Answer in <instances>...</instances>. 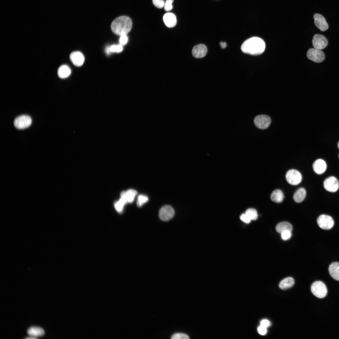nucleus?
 <instances>
[{
  "instance_id": "1",
  "label": "nucleus",
  "mask_w": 339,
  "mask_h": 339,
  "mask_svg": "<svg viewBox=\"0 0 339 339\" xmlns=\"http://www.w3.org/2000/svg\"><path fill=\"white\" fill-rule=\"evenodd\" d=\"M241 49L244 53L252 55H259L264 51L265 44L261 38L253 37L245 41L242 44Z\"/></svg>"
},
{
  "instance_id": "2",
  "label": "nucleus",
  "mask_w": 339,
  "mask_h": 339,
  "mask_svg": "<svg viewBox=\"0 0 339 339\" xmlns=\"http://www.w3.org/2000/svg\"><path fill=\"white\" fill-rule=\"evenodd\" d=\"M132 26L131 19L126 16H121L115 19L112 23L111 28L116 34L126 35L131 30Z\"/></svg>"
},
{
  "instance_id": "3",
  "label": "nucleus",
  "mask_w": 339,
  "mask_h": 339,
  "mask_svg": "<svg viewBox=\"0 0 339 339\" xmlns=\"http://www.w3.org/2000/svg\"><path fill=\"white\" fill-rule=\"evenodd\" d=\"M311 290L312 293L319 298L325 297L327 294V290L325 284L320 281L314 282L311 285Z\"/></svg>"
},
{
  "instance_id": "4",
  "label": "nucleus",
  "mask_w": 339,
  "mask_h": 339,
  "mask_svg": "<svg viewBox=\"0 0 339 339\" xmlns=\"http://www.w3.org/2000/svg\"><path fill=\"white\" fill-rule=\"evenodd\" d=\"M307 56L309 59L317 63L321 62L325 59L323 52L315 48L309 49L307 52Z\"/></svg>"
},
{
  "instance_id": "5",
  "label": "nucleus",
  "mask_w": 339,
  "mask_h": 339,
  "mask_svg": "<svg viewBox=\"0 0 339 339\" xmlns=\"http://www.w3.org/2000/svg\"><path fill=\"white\" fill-rule=\"evenodd\" d=\"M317 223L319 227L325 230L331 229L334 225V221L330 216L322 214L318 218Z\"/></svg>"
},
{
  "instance_id": "6",
  "label": "nucleus",
  "mask_w": 339,
  "mask_h": 339,
  "mask_svg": "<svg viewBox=\"0 0 339 339\" xmlns=\"http://www.w3.org/2000/svg\"><path fill=\"white\" fill-rule=\"evenodd\" d=\"M287 182L291 185H296L299 184L302 180V176L298 171L292 169L288 170L286 175Z\"/></svg>"
},
{
  "instance_id": "7",
  "label": "nucleus",
  "mask_w": 339,
  "mask_h": 339,
  "mask_svg": "<svg viewBox=\"0 0 339 339\" xmlns=\"http://www.w3.org/2000/svg\"><path fill=\"white\" fill-rule=\"evenodd\" d=\"M32 123L30 117L27 115H21L17 117L14 121V126L19 129H23L29 126Z\"/></svg>"
},
{
  "instance_id": "8",
  "label": "nucleus",
  "mask_w": 339,
  "mask_h": 339,
  "mask_svg": "<svg viewBox=\"0 0 339 339\" xmlns=\"http://www.w3.org/2000/svg\"><path fill=\"white\" fill-rule=\"evenodd\" d=\"M175 215L173 208L170 206L165 205L163 207L159 212V217L162 221H167L172 218Z\"/></svg>"
},
{
  "instance_id": "9",
  "label": "nucleus",
  "mask_w": 339,
  "mask_h": 339,
  "mask_svg": "<svg viewBox=\"0 0 339 339\" xmlns=\"http://www.w3.org/2000/svg\"><path fill=\"white\" fill-rule=\"evenodd\" d=\"M324 187L327 191L334 192L338 190L339 182L338 180L334 176H330L326 178L324 182Z\"/></svg>"
},
{
  "instance_id": "10",
  "label": "nucleus",
  "mask_w": 339,
  "mask_h": 339,
  "mask_svg": "<svg viewBox=\"0 0 339 339\" xmlns=\"http://www.w3.org/2000/svg\"><path fill=\"white\" fill-rule=\"evenodd\" d=\"M271 119L267 116L260 115L256 116L254 119L256 126L258 128L265 129L268 128L271 123Z\"/></svg>"
},
{
  "instance_id": "11",
  "label": "nucleus",
  "mask_w": 339,
  "mask_h": 339,
  "mask_svg": "<svg viewBox=\"0 0 339 339\" xmlns=\"http://www.w3.org/2000/svg\"><path fill=\"white\" fill-rule=\"evenodd\" d=\"M312 43L314 48L320 50L324 49L328 44L326 38L322 35L318 34L314 36Z\"/></svg>"
},
{
  "instance_id": "12",
  "label": "nucleus",
  "mask_w": 339,
  "mask_h": 339,
  "mask_svg": "<svg viewBox=\"0 0 339 339\" xmlns=\"http://www.w3.org/2000/svg\"><path fill=\"white\" fill-rule=\"evenodd\" d=\"M313 18L315 26L320 30L324 31L328 29V24L322 15L319 13H315L314 15Z\"/></svg>"
},
{
  "instance_id": "13",
  "label": "nucleus",
  "mask_w": 339,
  "mask_h": 339,
  "mask_svg": "<svg viewBox=\"0 0 339 339\" xmlns=\"http://www.w3.org/2000/svg\"><path fill=\"white\" fill-rule=\"evenodd\" d=\"M207 52L206 46L203 44H200L195 46L192 51L193 56L196 58H201L205 56Z\"/></svg>"
},
{
  "instance_id": "14",
  "label": "nucleus",
  "mask_w": 339,
  "mask_h": 339,
  "mask_svg": "<svg viewBox=\"0 0 339 339\" xmlns=\"http://www.w3.org/2000/svg\"><path fill=\"white\" fill-rule=\"evenodd\" d=\"M70 59L73 63L75 66H81L84 61V57L81 52L74 51L72 52L70 56Z\"/></svg>"
},
{
  "instance_id": "15",
  "label": "nucleus",
  "mask_w": 339,
  "mask_h": 339,
  "mask_svg": "<svg viewBox=\"0 0 339 339\" xmlns=\"http://www.w3.org/2000/svg\"><path fill=\"white\" fill-rule=\"evenodd\" d=\"M313 168L315 173L319 175L321 174L325 171L326 169V164L324 160L318 159L314 163Z\"/></svg>"
},
{
  "instance_id": "16",
  "label": "nucleus",
  "mask_w": 339,
  "mask_h": 339,
  "mask_svg": "<svg viewBox=\"0 0 339 339\" xmlns=\"http://www.w3.org/2000/svg\"><path fill=\"white\" fill-rule=\"evenodd\" d=\"M163 20L165 24L168 27H173L176 24V17L172 13H168L164 14L163 17Z\"/></svg>"
},
{
  "instance_id": "17",
  "label": "nucleus",
  "mask_w": 339,
  "mask_h": 339,
  "mask_svg": "<svg viewBox=\"0 0 339 339\" xmlns=\"http://www.w3.org/2000/svg\"><path fill=\"white\" fill-rule=\"evenodd\" d=\"M329 272L331 277L335 280L339 281V263L334 262L329 266Z\"/></svg>"
},
{
  "instance_id": "18",
  "label": "nucleus",
  "mask_w": 339,
  "mask_h": 339,
  "mask_svg": "<svg viewBox=\"0 0 339 339\" xmlns=\"http://www.w3.org/2000/svg\"><path fill=\"white\" fill-rule=\"evenodd\" d=\"M27 333L30 336L36 339L37 337L42 336L44 334V331L40 327L33 326L28 330Z\"/></svg>"
},
{
  "instance_id": "19",
  "label": "nucleus",
  "mask_w": 339,
  "mask_h": 339,
  "mask_svg": "<svg viewBox=\"0 0 339 339\" xmlns=\"http://www.w3.org/2000/svg\"><path fill=\"white\" fill-rule=\"evenodd\" d=\"M71 70L70 67L67 65H64L60 66L58 70V76L61 78H66L71 74Z\"/></svg>"
},
{
  "instance_id": "20",
  "label": "nucleus",
  "mask_w": 339,
  "mask_h": 339,
  "mask_svg": "<svg viewBox=\"0 0 339 339\" xmlns=\"http://www.w3.org/2000/svg\"><path fill=\"white\" fill-rule=\"evenodd\" d=\"M306 191L303 188L299 189L294 193L293 198L294 201L297 203L302 202L305 197Z\"/></svg>"
},
{
  "instance_id": "21",
  "label": "nucleus",
  "mask_w": 339,
  "mask_h": 339,
  "mask_svg": "<svg viewBox=\"0 0 339 339\" xmlns=\"http://www.w3.org/2000/svg\"><path fill=\"white\" fill-rule=\"evenodd\" d=\"M294 283V280L292 277H288L281 281L279 284V287L281 289H286L291 287Z\"/></svg>"
},
{
  "instance_id": "22",
  "label": "nucleus",
  "mask_w": 339,
  "mask_h": 339,
  "mask_svg": "<svg viewBox=\"0 0 339 339\" xmlns=\"http://www.w3.org/2000/svg\"><path fill=\"white\" fill-rule=\"evenodd\" d=\"M270 197L271 200L273 202L276 203H280L283 199L284 195L281 190L277 189L272 192L271 195Z\"/></svg>"
},
{
  "instance_id": "23",
  "label": "nucleus",
  "mask_w": 339,
  "mask_h": 339,
  "mask_svg": "<svg viewBox=\"0 0 339 339\" xmlns=\"http://www.w3.org/2000/svg\"><path fill=\"white\" fill-rule=\"evenodd\" d=\"M276 229L277 232L281 234L283 231L286 230L291 232L293 229V227L288 222H283L278 223L276 226Z\"/></svg>"
},
{
  "instance_id": "24",
  "label": "nucleus",
  "mask_w": 339,
  "mask_h": 339,
  "mask_svg": "<svg viewBox=\"0 0 339 339\" xmlns=\"http://www.w3.org/2000/svg\"><path fill=\"white\" fill-rule=\"evenodd\" d=\"M126 194L128 202L131 203L134 201L137 192L133 189H129L126 191Z\"/></svg>"
},
{
  "instance_id": "25",
  "label": "nucleus",
  "mask_w": 339,
  "mask_h": 339,
  "mask_svg": "<svg viewBox=\"0 0 339 339\" xmlns=\"http://www.w3.org/2000/svg\"><path fill=\"white\" fill-rule=\"evenodd\" d=\"M127 203L126 201L120 198V200L115 203V207L117 211L121 213L123 211L124 205Z\"/></svg>"
},
{
  "instance_id": "26",
  "label": "nucleus",
  "mask_w": 339,
  "mask_h": 339,
  "mask_svg": "<svg viewBox=\"0 0 339 339\" xmlns=\"http://www.w3.org/2000/svg\"><path fill=\"white\" fill-rule=\"evenodd\" d=\"M245 213L251 220H256L257 218V213L256 211L254 208H250L247 209L245 212Z\"/></svg>"
},
{
  "instance_id": "27",
  "label": "nucleus",
  "mask_w": 339,
  "mask_h": 339,
  "mask_svg": "<svg viewBox=\"0 0 339 339\" xmlns=\"http://www.w3.org/2000/svg\"><path fill=\"white\" fill-rule=\"evenodd\" d=\"M148 200V197L146 196L140 195L138 196L137 201V204L138 207H141Z\"/></svg>"
},
{
  "instance_id": "28",
  "label": "nucleus",
  "mask_w": 339,
  "mask_h": 339,
  "mask_svg": "<svg viewBox=\"0 0 339 339\" xmlns=\"http://www.w3.org/2000/svg\"><path fill=\"white\" fill-rule=\"evenodd\" d=\"M111 52L119 53L122 51L123 49V46L121 44L112 45L109 47Z\"/></svg>"
},
{
  "instance_id": "29",
  "label": "nucleus",
  "mask_w": 339,
  "mask_h": 339,
  "mask_svg": "<svg viewBox=\"0 0 339 339\" xmlns=\"http://www.w3.org/2000/svg\"><path fill=\"white\" fill-rule=\"evenodd\" d=\"M172 339H189V336L184 334L181 333H177L173 335L171 337Z\"/></svg>"
},
{
  "instance_id": "30",
  "label": "nucleus",
  "mask_w": 339,
  "mask_h": 339,
  "mask_svg": "<svg viewBox=\"0 0 339 339\" xmlns=\"http://www.w3.org/2000/svg\"><path fill=\"white\" fill-rule=\"evenodd\" d=\"M174 0H166L164 5V10L167 11H169L173 8L172 3Z\"/></svg>"
},
{
  "instance_id": "31",
  "label": "nucleus",
  "mask_w": 339,
  "mask_h": 339,
  "mask_svg": "<svg viewBox=\"0 0 339 339\" xmlns=\"http://www.w3.org/2000/svg\"><path fill=\"white\" fill-rule=\"evenodd\" d=\"M153 4L159 8H162L164 7L165 2L164 0H153Z\"/></svg>"
},
{
  "instance_id": "32",
  "label": "nucleus",
  "mask_w": 339,
  "mask_h": 339,
  "mask_svg": "<svg viewBox=\"0 0 339 339\" xmlns=\"http://www.w3.org/2000/svg\"><path fill=\"white\" fill-rule=\"evenodd\" d=\"M282 238L284 240L289 239L291 236V232L288 230L283 231L281 233Z\"/></svg>"
},
{
  "instance_id": "33",
  "label": "nucleus",
  "mask_w": 339,
  "mask_h": 339,
  "mask_svg": "<svg viewBox=\"0 0 339 339\" xmlns=\"http://www.w3.org/2000/svg\"><path fill=\"white\" fill-rule=\"evenodd\" d=\"M120 36L119 39L120 44L122 46L126 44L128 41V37L126 35H123Z\"/></svg>"
},
{
  "instance_id": "34",
  "label": "nucleus",
  "mask_w": 339,
  "mask_h": 339,
  "mask_svg": "<svg viewBox=\"0 0 339 339\" xmlns=\"http://www.w3.org/2000/svg\"><path fill=\"white\" fill-rule=\"evenodd\" d=\"M240 218L242 221L246 223H250L251 220V219L245 213H242L240 215Z\"/></svg>"
},
{
  "instance_id": "35",
  "label": "nucleus",
  "mask_w": 339,
  "mask_h": 339,
  "mask_svg": "<svg viewBox=\"0 0 339 339\" xmlns=\"http://www.w3.org/2000/svg\"><path fill=\"white\" fill-rule=\"evenodd\" d=\"M267 328L260 325L257 329V331L261 335H264L267 333Z\"/></svg>"
},
{
  "instance_id": "36",
  "label": "nucleus",
  "mask_w": 339,
  "mask_h": 339,
  "mask_svg": "<svg viewBox=\"0 0 339 339\" xmlns=\"http://www.w3.org/2000/svg\"><path fill=\"white\" fill-rule=\"evenodd\" d=\"M260 325L267 328L271 325V323L267 320L263 319L261 321Z\"/></svg>"
},
{
  "instance_id": "37",
  "label": "nucleus",
  "mask_w": 339,
  "mask_h": 339,
  "mask_svg": "<svg viewBox=\"0 0 339 339\" xmlns=\"http://www.w3.org/2000/svg\"><path fill=\"white\" fill-rule=\"evenodd\" d=\"M219 44L221 47L223 49L225 48L226 46V43L225 42H221Z\"/></svg>"
},
{
  "instance_id": "38",
  "label": "nucleus",
  "mask_w": 339,
  "mask_h": 339,
  "mask_svg": "<svg viewBox=\"0 0 339 339\" xmlns=\"http://www.w3.org/2000/svg\"><path fill=\"white\" fill-rule=\"evenodd\" d=\"M109 47L110 46H108L105 49V52L107 54H109L111 53L110 51Z\"/></svg>"
},
{
  "instance_id": "39",
  "label": "nucleus",
  "mask_w": 339,
  "mask_h": 339,
  "mask_svg": "<svg viewBox=\"0 0 339 339\" xmlns=\"http://www.w3.org/2000/svg\"><path fill=\"white\" fill-rule=\"evenodd\" d=\"M337 146H338V148L339 149V142H338V143Z\"/></svg>"
},
{
  "instance_id": "40",
  "label": "nucleus",
  "mask_w": 339,
  "mask_h": 339,
  "mask_svg": "<svg viewBox=\"0 0 339 339\" xmlns=\"http://www.w3.org/2000/svg\"><path fill=\"white\" fill-rule=\"evenodd\" d=\"M338 157H339V156H338Z\"/></svg>"
}]
</instances>
